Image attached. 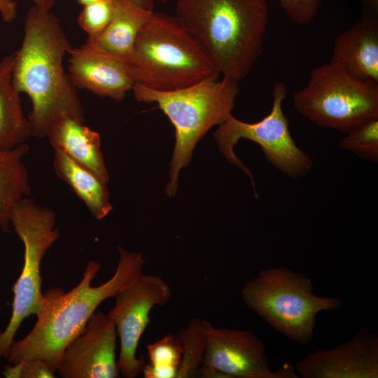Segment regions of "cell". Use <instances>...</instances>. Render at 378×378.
I'll list each match as a JSON object with an SVG mask.
<instances>
[{"mask_svg":"<svg viewBox=\"0 0 378 378\" xmlns=\"http://www.w3.org/2000/svg\"><path fill=\"white\" fill-rule=\"evenodd\" d=\"M149 363L142 372L145 378H176L182 348L177 335L168 333L147 346Z\"/></svg>","mask_w":378,"mask_h":378,"instance_id":"44dd1931","label":"cell"},{"mask_svg":"<svg viewBox=\"0 0 378 378\" xmlns=\"http://www.w3.org/2000/svg\"><path fill=\"white\" fill-rule=\"evenodd\" d=\"M34 3V6L37 8L46 10L50 11L53 8L56 0H31Z\"/></svg>","mask_w":378,"mask_h":378,"instance_id":"83f0119b","label":"cell"},{"mask_svg":"<svg viewBox=\"0 0 378 378\" xmlns=\"http://www.w3.org/2000/svg\"><path fill=\"white\" fill-rule=\"evenodd\" d=\"M360 20L335 39L330 62L378 84V11L363 6Z\"/></svg>","mask_w":378,"mask_h":378,"instance_id":"9a60e30c","label":"cell"},{"mask_svg":"<svg viewBox=\"0 0 378 378\" xmlns=\"http://www.w3.org/2000/svg\"><path fill=\"white\" fill-rule=\"evenodd\" d=\"M52 164L57 176L84 202L94 218L103 219L110 213L113 206L106 182L61 151L54 150Z\"/></svg>","mask_w":378,"mask_h":378,"instance_id":"ac0fdd59","label":"cell"},{"mask_svg":"<svg viewBox=\"0 0 378 378\" xmlns=\"http://www.w3.org/2000/svg\"><path fill=\"white\" fill-rule=\"evenodd\" d=\"M171 296V288L164 279L142 273L115 297V304L107 315L120 338L118 365L122 377L135 378L142 372L144 358L136 356L140 338L150 322L152 309L167 304Z\"/></svg>","mask_w":378,"mask_h":378,"instance_id":"8fae6325","label":"cell"},{"mask_svg":"<svg viewBox=\"0 0 378 378\" xmlns=\"http://www.w3.org/2000/svg\"><path fill=\"white\" fill-rule=\"evenodd\" d=\"M111 20L99 34L88 37L85 44L101 52L123 59L130 53L136 38L153 11L131 0H112Z\"/></svg>","mask_w":378,"mask_h":378,"instance_id":"e0dca14e","label":"cell"},{"mask_svg":"<svg viewBox=\"0 0 378 378\" xmlns=\"http://www.w3.org/2000/svg\"><path fill=\"white\" fill-rule=\"evenodd\" d=\"M27 144L12 148H0V230L10 232L11 211L20 200L31 193L23 159L29 152Z\"/></svg>","mask_w":378,"mask_h":378,"instance_id":"ffe728a7","label":"cell"},{"mask_svg":"<svg viewBox=\"0 0 378 378\" xmlns=\"http://www.w3.org/2000/svg\"><path fill=\"white\" fill-rule=\"evenodd\" d=\"M362 5L378 11V0H363Z\"/></svg>","mask_w":378,"mask_h":378,"instance_id":"f546056e","label":"cell"},{"mask_svg":"<svg viewBox=\"0 0 378 378\" xmlns=\"http://www.w3.org/2000/svg\"><path fill=\"white\" fill-rule=\"evenodd\" d=\"M54 210L42 206L28 197L18 201L10 216V225L23 244L24 262L13 285L10 320L0 332V359L5 358L22 322L42 309L41 265L45 255L59 237Z\"/></svg>","mask_w":378,"mask_h":378,"instance_id":"ba28073f","label":"cell"},{"mask_svg":"<svg viewBox=\"0 0 378 378\" xmlns=\"http://www.w3.org/2000/svg\"><path fill=\"white\" fill-rule=\"evenodd\" d=\"M137 84L158 91L184 88L220 74L176 15L153 12L132 49L119 59Z\"/></svg>","mask_w":378,"mask_h":378,"instance_id":"277c9868","label":"cell"},{"mask_svg":"<svg viewBox=\"0 0 378 378\" xmlns=\"http://www.w3.org/2000/svg\"><path fill=\"white\" fill-rule=\"evenodd\" d=\"M175 15L223 77L246 78L262 54L269 20L266 0H177Z\"/></svg>","mask_w":378,"mask_h":378,"instance_id":"3957f363","label":"cell"},{"mask_svg":"<svg viewBox=\"0 0 378 378\" xmlns=\"http://www.w3.org/2000/svg\"><path fill=\"white\" fill-rule=\"evenodd\" d=\"M71 48L56 15L35 6L28 10L22 44L15 51L13 83L31 102L27 116L31 136L45 138L50 122L63 113L84 122L82 103L63 67Z\"/></svg>","mask_w":378,"mask_h":378,"instance_id":"7a4b0ae2","label":"cell"},{"mask_svg":"<svg viewBox=\"0 0 378 378\" xmlns=\"http://www.w3.org/2000/svg\"><path fill=\"white\" fill-rule=\"evenodd\" d=\"M313 284L303 274L284 267L262 270L241 290L248 309L274 329L300 344L309 343L314 337L316 316L321 311L340 308L337 297L314 294Z\"/></svg>","mask_w":378,"mask_h":378,"instance_id":"8992f818","label":"cell"},{"mask_svg":"<svg viewBox=\"0 0 378 378\" xmlns=\"http://www.w3.org/2000/svg\"><path fill=\"white\" fill-rule=\"evenodd\" d=\"M113 12L112 0H97L83 6L78 22L88 37H92L105 29L112 18Z\"/></svg>","mask_w":378,"mask_h":378,"instance_id":"cb8c5ba5","label":"cell"},{"mask_svg":"<svg viewBox=\"0 0 378 378\" xmlns=\"http://www.w3.org/2000/svg\"><path fill=\"white\" fill-rule=\"evenodd\" d=\"M118 251L115 271L102 284L92 285L101 265L90 260L81 280L72 289L65 292L53 287L43 293V307L36 323L24 337L13 340L4 359L10 364L41 359L56 372L66 347L82 333L99 305L106 299L115 298L143 273L146 260L141 253L127 251L120 246Z\"/></svg>","mask_w":378,"mask_h":378,"instance_id":"6da1fadb","label":"cell"},{"mask_svg":"<svg viewBox=\"0 0 378 378\" xmlns=\"http://www.w3.org/2000/svg\"><path fill=\"white\" fill-rule=\"evenodd\" d=\"M322 0H279V4L295 23L307 25L314 19Z\"/></svg>","mask_w":378,"mask_h":378,"instance_id":"484cf974","label":"cell"},{"mask_svg":"<svg viewBox=\"0 0 378 378\" xmlns=\"http://www.w3.org/2000/svg\"><path fill=\"white\" fill-rule=\"evenodd\" d=\"M203 320L191 318L186 326L176 332L179 339L182 356L176 378L197 377L205 351V337Z\"/></svg>","mask_w":378,"mask_h":378,"instance_id":"7402d4cb","label":"cell"},{"mask_svg":"<svg viewBox=\"0 0 378 378\" xmlns=\"http://www.w3.org/2000/svg\"><path fill=\"white\" fill-rule=\"evenodd\" d=\"M287 94L286 85L276 82L272 106L266 116L255 122H246L230 114L214 134L218 149L226 160L249 176L256 198L258 195L252 172L234 153L239 139H248L260 145L267 161L289 178L304 176L312 167L311 158L297 146L289 130L288 120L282 108Z\"/></svg>","mask_w":378,"mask_h":378,"instance_id":"9c48e42d","label":"cell"},{"mask_svg":"<svg viewBox=\"0 0 378 378\" xmlns=\"http://www.w3.org/2000/svg\"><path fill=\"white\" fill-rule=\"evenodd\" d=\"M69 75L76 88L122 101L134 85L122 61L84 43L69 50Z\"/></svg>","mask_w":378,"mask_h":378,"instance_id":"5bb4252c","label":"cell"},{"mask_svg":"<svg viewBox=\"0 0 378 378\" xmlns=\"http://www.w3.org/2000/svg\"><path fill=\"white\" fill-rule=\"evenodd\" d=\"M293 102L300 114L317 126L346 133L378 118V84L359 79L329 62L312 70Z\"/></svg>","mask_w":378,"mask_h":378,"instance_id":"52a82bcc","label":"cell"},{"mask_svg":"<svg viewBox=\"0 0 378 378\" xmlns=\"http://www.w3.org/2000/svg\"><path fill=\"white\" fill-rule=\"evenodd\" d=\"M117 331L107 314L96 311L66 347L56 372L63 378H118Z\"/></svg>","mask_w":378,"mask_h":378,"instance_id":"7c38bea8","label":"cell"},{"mask_svg":"<svg viewBox=\"0 0 378 378\" xmlns=\"http://www.w3.org/2000/svg\"><path fill=\"white\" fill-rule=\"evenodd\" d=\"M338 146L356 156L378 162V118L369 120L346 132Z\"/></svg>","mask_w":378,"mask_h":378,"instance_id":"603a6c76","label":"cell"},{"mask_svg":"<svg viewBox=\"0 0 378 378\" xmlns=\"http://www.w3.org/2000/svg\"><path fill=\"white\" fill-rule=\"evenodd\" d=\"M17 13V4L15 1L0 0V15L4 22H12L15 20Z\"/></svg>","mask_w":378,"mask_h":378,"instance_id":"4316f807","label":"cell"},{"mask_svg":"<svg viewBox=\"0 0 378 378\" xmlns=\"http://www.w3.org/2000/svg\"><path fill=\"white\" fill-rule=\"evenodd\" d=\"M294 368L303 378H377L378 336L361 327L349 342L308 354Z\"/></svg>","mask_w":378,"mask_h":378,"instance_id":"4fadbf2b","label":"cell"},{"mask_svg":"<svg viewBox=\"0 0 378 378\" xmlns=\"http://www.w3.org/2000/svg\"><path fill=\"white\" fill-rule=\"evenodd\" d=\"M78 4H80V5H82L83 6L88 4H90L91 2H93V1H97V0H77Z\"/></svg>","mask_w":378,"mask_h":378,"instance_id":"4dcf8cb0","label":"cell"},{"mask_svg":"<svg viewBox=\"0 0 378 378\" xmlns=\"http://www.w3.org/2000/svg\"><path fill=\"white\" fill-rule=\"evenodd\" d=\"M55 371L43 360L31 359L4 367L2 374L6 378H54Z\"/></svg>","mask_w":378,"mask_h":378,"instance_id":"d4e9b609","label":"cell"},{"mask_svg":"<svg viewBox=\"0 0 378 378\" xmlns=\"http://www.w3.org/2000/svg\"><path fill=\"white\" fill-rule=\"evenodd\" d=\"M45 137L54 150L62 152L104 181H108L109 175L101 150L100 135L83 122L68 114L59 115L50 122Z\"/></svg>","mask_w":378,"mask_h":378,"instance_id":"2e32d148","label":"cell"},{"mask_svg":"<svg viewBox=\"0 0 378 378\" xmlns=\"http://www.w3.org/2000/svg\"><path fill=\"white\" fill-rule=\"evenodd\" d=\"M15 52L0 61V148H12L31 136L20 92L13 83Z\"/></svg>","mask_w":378,"mask_h":378,"instance_id":"d6986e66","label":"cell"},{"mask_svg":"<svg viewBox=\"0 0 378 378\" xmlns=\"http://www.w3.org/2000/svg\"><path fill=\"white\" fill-rule=\"evenodd\" d=\"M158 1H161L162 3L163 4H167L169 0H158Z\"/></svg>","mask_w":378,"mask_h":378,"instance_id":"1f68e13d","label":"cell"},{"mask_svg":"<svg viewBox=\"0 0 378 378\" xmlns=\"http://www.w3.org/2000/svg\"><path fill=\"white\" fill-rule=\"evenodd\" d=\"M141 7L150 10L154 11V1L153 0H131Z\"/></svg>","mask_w":378,"mask_h":378,"instance_id":"f1b7e54d","label":"cell"},{"mask_svg":"<svg viewBox=\"0 0 378 378\" xmlns=\"http://www.w3.org/2000/svg\"><path fill=\"white\" fill-rule=\"evenodd\" d=\"M132 90L138 102L156 103L175 128V146L166 186V195L174 197L179 172L190 164L198 141L232 114L239 92V81L225 77L212 78L172 91L134 84Z\"/></svg>","mask_w":378,"mask_h":378,"instance_id":"5b68a950","label":"cell"},{"mask_svg":"<svg viewBox=\"0 0 378 378\" xmlns=\"http://www.w3.org/2000/svg\"><path fill=\"white\" fill-rule=\"evenodd\" d=\"M205 351L197 377L298 378L294 366L285 363L272 371L264 343L253 332L214 327L203 320Z\"/></svg>","mask_w":378,"mask_h":378,"instance_id":"30bf717a","label":"cell"}]
</instances>
